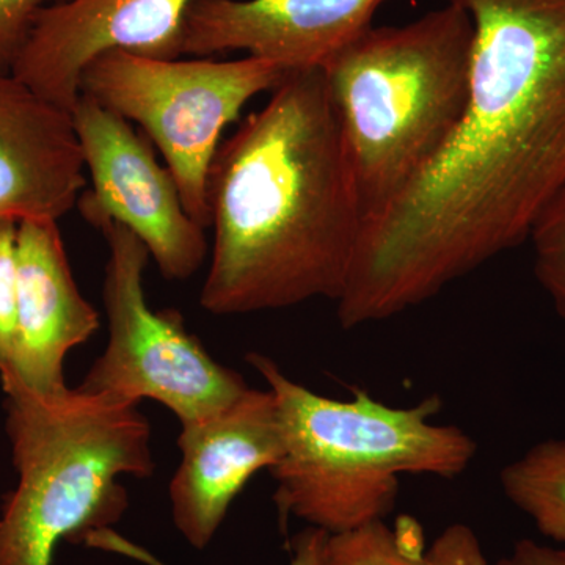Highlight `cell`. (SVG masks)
Returning a JSON list of instances; mask_svg holds the SVG:
<instances>
[{
    "label": "cell",
    "instance_id": "12",
    "mask_svg": "<svg viewBox=\"0 0 565 565\" xmlns=\"http://www.w3.org/2000/svg\"><path fill=\"white\" fill-rule=\"evenodd\" d=\"M17 274V337L2 384L17 382L41 396L65 393V356L90 340L99 316L74 280L58 221L18 223Z\"/></svg>",
    "mask_w": 565,
    "mask_h": 565
},
{
    "label": "cell",
    "instance_id": "15",
    "mask_svg": "<svg viewBox=\"0 0 565 565\" xmlns=\"http://www.w3.org/2000/svg\"><path fill=\"white\" fill-rule=\"evenodd\" d=\"M501 489L539 533L565 545V440H545L505 465Z\"/></svg>",
    "mask_w": 565,
    "mask_h": 565
},
{
    "label": "cell",
    "instance_id": "16",
    "mask_svg": "<svg viewBox=\"0 0 565 565\" xmlns=\"http://www.w3.org/2000/svg\"><path fill=\"white\" fill-rule=\"evenodd\" d=\"M530 243L535 278L565 321V185L535 222Z\"/></svg>",
    "mask_w": 565,
    "mask_h": 565
},
{
    "label": "cell",
    "instance_id": "5",
    "mask_svg": "<svg viewBox=\"0 0 565 565\" xmlns=\"http://www.w3.org/2000/svg\"><path fill=\"white\" fill-rule=\"evenodd\" d=\"M2 386L20 482L0 520V565H52L58 542H82L125 514L118 478L154 470L150 423L139 404L107 394Z\"/></svg>",
    "mask_w": 565,
    "mask_h": 565
},
{
    "label": "cell",
    "instance_id": "13",
    "mask_svg": "<svg viewBox=\"0 0 565 565\" xmlns=\"http://www.w3.org/2000/svg\"><path fill=\"white\" fill-rule=\"evenodd\" d=\"M84 188L71 111L0 71V221H61Z\"/></svg>",
    "mask_w": 565,
    "mask_h": 565
},
{
    "label": "cell",
    "instance_id": "20",
    "mask_svg": "<svg viewBox=\"0 0 565 565\" xmlns=\"http://www.w3.org/2000/svg\"><path fill=\"white\" fill-rule=\"evenodd\" d=\"M494 565H565V546L555 548L523 539Z\"/></svg>",
    "mask_w": 565,
    "mask_h": 565
},
{
    "label": "cell",
    "instance_id": "2",
    "mask_svg": "<svg viewBox=\"0 0 565 565\" xmlns=\"http://www.w3.org/2000/svg\"><path fill=\"white\" fill-rule=\"evenodd\" d=\"M270 93L207 178L214 248L200 305L215 316L337 302L363 228L323 71H289Z\"/></svg>",
    "mask_w": 565,
    "mask_h": 565
},
{
    "label": "cell",
    "instance_id": "8",
    "mask_svg": "<svg viewBox=\"0 0 565 565\" xmlns=\"http://www.w3.org/2000/svg\"><path fill=\"white\" fill-rule=\"evenodd\" d=\"M74 128L92 188L76 206L96 230L120 223L150 252L167 280H188L204 263V228L185 211L169 167L156 159L150 139L102 104L82 96L73 111Z\"/></svg>",
    "mask_w": 565,
    "mask_h": 565
},
{
    "label": "cell",
    "instance_id": "14",
    "mask_svg": "<svg viewBox=\"0 0 565 565\" xmlns=\"http://www.w3.org/2000/svg\"><path fill=\"white\" fill-rule=\"evenodd\" d=\"M329 565H489L473 527L455 523L424 545L422 526L412 516L385 520L348 533L329 534Z\"/></svg>",
    "mask_w": 565,
    "mask_h": 565
},
{
    "label": "cell",
    "instance_id": "6",
    "mask_svg": "<svg viewBox=\"0 0 565 565\" xmlns=\"http://www.w3.org/2000/svg\"><path fill=\"white\" fill-rule=\"evenodd\" d=\"M289 71L263 58L156 61L126 51L96 57L81 77V95L140 126L161 151L189 215L211 226L207 178L226 126L245 104L274 92Z\"/></svg>",
    "mask_w": 565,
    "mask_h": 565
},
{
    "label": "cell",
    "instance_id": "4",
    "mask_svg": "<svg viewBox=\"0 0 565 565\" xmlns=\"http://www.w3.org/2000/svg\"><path fill=\"white\" fill-rule=\"evenodd\" d=\"M475 28L448 2L399 28H370L323 66L363 223L440 154L470 93Z\"/></svg>",
    "mask_w": 565,
    "mask_h": 565
},
{
    "label": "cell",
    "instance_id": "10",
    "mask_svg": "<svg viewBox=\"0 0 565 565\" xmlns=\"http://www.w3.org/2000/svg\"><path fill=\"white\" fill-rule=\"evenodd\" d=\"M385 0H195L182 55L244 51L288 71L322 70L373 28Z\"/></svg>",
    "mask_w": 565,
    "mask_h": 565
},
{
    "label": "cell",
    "instance_id": "17",
    "mask_svg": "<svg viewBox=\"0 0 565 565\" xmlns=\"http://www.w3.org/2000/svg\"><path fill=\"white\" fill-rule=\"evenodd\" d=\"M18 222L0 221V375L9 370L17 337Z\"/></svg>",
    "mask_w": 565,
    "mask_h": 565
},
{
    "label": "cell",
    "instance_id": "18",
    "mask_svg": "<svg viewBox=\"0 0 565 565\" xmlns=\"http://www.w3.org/2000/svg\"><path fill=\"white\" fill-rule=\"evenodd\" d=\"M327 541H329V534L313 526L297 534L291 541V565H329L327 563ZM93 546L121 553V555L134 557V559L148 565H166L110 530L99 531L93 539Z\"/></svg>",
    "mask_w": 565,
    "mask_h": 565
},
{
    "label": "cell",
    "instance_id": "7",
    "mask_svg": "<svg viewBox=\"0 0 565 565\" xmlns=\"http://www.w3.org/2000/svg\"><path fill=\"white\" fill-rule=\"evenodd\" d=\"M98 230L109 248L103 289L109 340L77 388L131 404L156 401L181 426L236 403L248 390L244 379L212 359L178 311L151 310L145 299V244L120 223Z\"/></svg>",
    "mask_w": 565,
    "mask_h": 565
},
{
    "label": "cell",
    "instance_id": "19",
    "mask_svg": "<svg viewBox=\"0 0 565 565\" xmlns=\"http://www.w3.org/2000/svg\"><path fill=\"white\" fill-rule=\"evenodd\" d=\"M62 0H0V71H11L36 18Z\"/></svg>",
    "mask_w": 565,
    "mask_h": 565
},
{
    "label": "cell",
    "instance_id": "3",
    "mask_svg": "<svg viewBox=\"0 0 565 565\" xmlns=\"http://www.w3.org/2000/svg\"><path fill=\"white\" fill-rule=\"evenodd\" d=\"M248 362L273 392L282 452L270 468L281 520L341 534L392 514L404 475L456 479L478 455L463 429L438 424V394L392 407L366 390L351 399L321 396L297 384L263 353Z\"/></svg>",
    "mask_w": 565,
    "mask_h": 565
},
{
    "label": "cell",
    "instance_id": "11",
    "mask_svg": "<svg viewBox=\"0 0 565 565\" xmlns=\"http://www.w3.org/2000/svg\"><path fill=\"white\" fill-rule=\"evenodd\" d=\"M182 459L170 484L173 522L203 550L253 476L282 452L280 418L269 388L247 392L218 414L182 426Z\"/></svg>",
    "mask_w": 565,
    "mask_h": 565
},
{
    "label": "cell",
    "instance_id": "1",
    "mask_svg": "<svg viewBox=\"0 0 565 565\" xmlns=\"http://www.w3.org/2000/svg\"><path fill=\"white\" fill-rule=\"evenodd\" d=\"M473 21L470 93L440 154L363 223L344 329L386 321L530 241L565 185V0H448Z\"/></svg>",
    "mask_w": 565,
    "mask_h": 565
},
{
    "label": "cell",
    "instance_id": "9",
    "mask_svg": "<svg viewBox=\"0 0 565 565\" xmlns=\"http://www.w3.org/2000/svg\"><path fill=\"white\" fill-rule=\"evenodd\" d=\"M193 2L62 0L41 11L10 73L41 98L73 111L81 98L82 73L104 52L180 58Z\"/></svg>",
    "mask_w": 565,
    "mask_h": 565
}]
</instances>
